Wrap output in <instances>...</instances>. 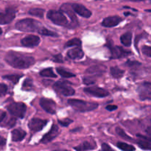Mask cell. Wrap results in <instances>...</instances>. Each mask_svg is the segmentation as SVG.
Here are the masks:
<instances>
[{"label":"cell","instance_id":"obj_8","mask_svg":"<svg viewBox=\"0 0 151 151\" xmlns=\"http://www.w3.org/2000/svg\"><path fill=\"white\" fill-rule=\"evenodd\" d=\"M84 92L86 93L88 95L93 96L95 97H99V98H103L109 95V92L106 90L105 88H101V87H89V88H85L83 89Z\"/></svg>","mask_w":151,"mask_h":151},{"label":"cell","instance_id":"obj_28","mask_svg":"<svg viewBox=\"0 0 151 151\" xmlns=\"http://www.w3.org/2000/svg\"><path fill=\"white\" fill-rule=\"evenodd\" d=\"M29 14L36 17L43 18L44 15V10L42 8H32L29 10Z\"/></svg>","mask_w":151,"mask_h":151},{"label":"cell","instance_id":"obj_46","mask_svg":"<svg viewBox=\"0 0 151 151\" xmlns=\"http://www.w3.org/2000/svg\"><path fill=\"white\" fill-rule=\"evenodd\" d=\"M1 33H2V30H1V28H0V35H1Z\"/></svg>","mask_w":151,"mask_h":151},{"label":"cell","instance_id":"obj_42","mask_svg":"<svg viewBox=\"0 0 151 151\" xmlns=\"http://www.w3.org/2000/svg\"><path fill=\"white\" fill-rule=\"evenodd\" d=\"M16 120L14 119V118H12L10 120H9V122H7V127L8 128H12V127H13L15 125V124H16Z\"/></svg>","mask_w":151,"mask_h":151},{"label":"cell","instance_id":"obj_11","mask_svg":"<svg viewBox=\"0 0 151 151\" xmlns=\"http://www.w3.org/2000/svg\"><path fill=\"white\" fill-rule=\"evenodd\" d=\"M106 66L103 65H93L86 69V74L91 78H95L97 76H102L106 72Z\"/></svg>","mask_w":151,"mask_h":151},{"label":"cell","instance_id":"obj_20","mask_svg":"<svg viewBox=\"0 0 151 151\" xmlns=\"http://www.w3.org/2000/svg\"><path fill=\"white\" fill-rule=\"evenodd\" d=\"M67 56L71 59H81L84 56V52L81 47H75L67 52Z\"/></svg>","mask_w":151,"mask_h":151},{"label":"cell","instance_id":"obj_47","mask_svg":"<svg viewBox=\"0 0 151 151\" xmlns=\"http://www.w3.org/2000/svg\"><path fill=\"white\" fill-rule=\"evenodd\" d=\"M63 151H69V150H63Z\"/></svg>","mask_w":151,"mask_h":151},{"label":"cell","instance_id":"obj_38","mask_svg":"<svg viewBox=\"0 0 151 151\" xmlns=\"http://www.w3.org/2000/svg\"><path fill=\"white\" fill-rule=\"evenodd\" d=\"M126 65L131 67H135V66H139L141 65V63H139L137 61H131V60H128L126 62Z\"/></svg>","mask_w":151,"mask_h":151},{"label":"cell","instance_id":"obj_15","mask_svg":"<svg viewBox=\"0 0 151 151\" xmlns=\"http://www.w3.org/2000/svg\"><path fill=\"white\" fill-rule=\"evenodd\" d=\"M16 17V12L12 9H7L4 13H0V24L10 23Z\"/></svg>","mask_w":151,"mask_h":151},{"label":"cell","instance_id":"obj_14","mask_svg":"<svg viewBox=\"0 0 151 151\" xmlns=\"http://www.w3.org/2000/svg\"><path fill=\"white\" fill-rule=\"evenodd\" d=\"M59 134V128L58 127V125H52L51 129L50 130L48 133H47L46 134H44V137H42L41 140V142L43 144H47V143L50 142L52 141L54 139H55L56 137L58 136Z\"/></svg>","mask_w":151,"mask_h":151},{"label":"cell","instance_id":"obj_45","mask_svg":"<svg viewBox=\"0 0 151 151\" xmlns=\"http://www.w3.org/2000/svg\"><path fill=\"white\" fill-rule=\"evenodd\" d=\"M130 1H145V0H130Z\"/></svg>","mask_w":151,"mask_h":151},{"label":"cell","instance_id":"obj_39","mask_svg":"<svg viewBox=\"0 0 151 151\" xmlns=\"http://www.w3.org/2000/svg\"><path fill=\"white\" fill-rule=\"evenodd\" d=\"M53 61L57 62V63H63V57L60 54L57 55H55L52 58Z\"/></svg>","mask_w":151,"mask_h":151},{"label":"cell","instance_id":"obj_36","mask_svg":"<svg viewBox=\"0 0 151 151\" xmlns=\"http://www.w3.org/2000/svg\"><path fill=\"white\" fill-rule=\"evenodd\" d=\"M95 83V80L94 79V78H91L90 76H86L85 78H83V83L86 85H91Z\"/></svg>","mask_w":151,"mask_h":151},{"label":"cell","instance_id":"obj_35","mask_svg":"<svg viewBox=\"0 0 151 151\" xmlns=\"http://www.w3.org/2000/svg\"><path fill=\"white\" fill-rule=\"evenodd\" d=\"M142 50L143 54L145 55L147 57H151V47L150 46H143Z\"/></svg>","mask_w":151,"mask_h":151},{"label":"cell","instance_id":"obj_3","mask_svg":"<svg viewBox=\"0 0 151 151\" xmlns=\"http://www.w3.org/2000/svg\"><path fill=\"white\" fill-rule=\"evenodd\" d=\"M16 29L22 32H38L42 28L39 22L32 19H24L19 20L15 25Z\"/></svg>","mask_w":151,"mask_h":151},{"label":"cell","instance_id":"obj_9","mask_svg":"<svg viewBox=\"0 0 151 151\" xmlns=\"http://www.w3.org/2000/svg\"><path fill=\"white\" fill-rule=\"evenodd\" d=\"M39 104L41 107L47 113L51 114H55L57 105L54 100H51V99L41 98L39 101Z\"/></svg>","mask_w":151,"mask_h":151},{"label":"cell","instance_id":"obj_29","mask_svg":"<svg viewBox=\"0 0 151 151\" xmlns=\"http://www.w3.org/2000/svg\"><path fill=\"white\" fill-rule=\"evenodd\" d=\"M82 44V42H81V39L78 38H72V39L69 40L65 44V47H80Z\"/></svg>","mask_w":151,"mask_h":151},{"label":"cell","instance_id":"obj_23","mask_svg":"<svg viewBox=\"0 0 151 151\" xmlns=\"http://www.w3.org/2000/svg\"><path fill=\"white\" fill-rule=\"evenodd\" d=\"M120 41L125 47H130L132 43V33L131 32H127L120 37Z\"/></svg>","mask_w":151,"mask_h":151},{"label":"cell","instance_id":"obj_30","mask_svg":"<svg viewBox=\"0 0 151 151\" xmlns=\"http://www.w3.org/2000/svg\"><path fill=\"white\" fill-rule=\"evenodd\" d=\"M22 75H4V76H3V78L11 81L13 84H16L18 83V82H19V80H20V78H22Z\"/></svg>","mask_w":151,"mask_h":151},{"label":"cell","instance_id":"obj_13","mask_svg":"<svg viewBox=\"0 0 151 151\" xmlns=\"http://www.w3.org/2000/svg\"><path fill=\"white\" fill-rule=\"evenodd\" d=\"M40 43V38L35 35H29L27 36H25L24 38L21 40V44L25 47H37Z\"/></svg>","mask_w":151,"mask_h":151},{"label":"cell","instance_id":"obj_26","mask_svg":"<svg viewBox=\"0 0 151 151\" xmlns=\"http://www.w3.org/2000/svg\"><path fill=\"white\" fill-rule=\"evenodd\" d=\"M56 71L58 73V75H60V76L63 77V78H73V77H75V75L72 72H68L66 71V69H63L61 67H58L56 68Z\"/></svg>","mask_w":151,"mask_h":151},{"label":"cell","instance_id":"obj_27","mask_svg":"<svg viewBox=\"0 0 151 151\" xmlns=\"http://www.w3.org/2000/svg\"><path fill=\"white\" fill-rule=\"evenodd\" d=\"M116 147L122 151H135L136 150L135 147L131 145H128L127 143L122 142H117Z\"/></svg>","mask_w":151,"mask_h":151},{"label":"cell","instance_id":"obj_33","mask_svg":"<svg viewBox=\"0 0 151 151\" xmlns=\"http://www.w3.org/2000/svg\"><path fill=\"white\" fill-rule=\"evenodd\" d=\"M116 134L119 136V137H122V138L124 139H126V140H132L133 139L131 137H130L129 136L127 135L126 133H125V131H124V130L122 129V128H116Z\"/></svg>","mask_w":151,"mask_h":151},{"label":"cell","instance_id":"obj_19","mask_svg":"<svg viewBox=\"0 0 151 151\" xmlns=\"http://www.w3.org/2000/svg\"><path fill=\"white\" fill-rule=\"evenodd\" d=\"M97 148V145L94 142H88L85 141L80 144L79 145L74 147L76 151H90L94 150Z\"/></svg>","mask_w":151,"mask_h":151},{"label":"cell","instance_id":"obj_21","mask_svg":"<svg viewBox=\"0 0 151 151\" xmlns=\"http://www.w3.org/2000/svg\"><path fill=\"white\" fill-rule=\"evenodd\" d=\"M60 9H61V12H64L70 17L71 20L72 21L73 23H78V19H77L76 16H75V12H74V10L72 8V4L70 5L69 4H64L63 5L61 6V8Z\"/></svg>","mask_w":151,"mask_h":151},{"label":"cell","instance_id":"obj_16","mask_svg":"<svg viewBox=\"0 0 151 151\" xmlns=\"http://www.w3.org/2000/svg\"><path fill=\"white\" fill-rule=\"evenodd\" d=\"M122 21V18L118 16H109L103 19L102 25L105 27H114L115 26H117Z\"/></svg>","mask_w":151,"mask_h":151},{"label":"cell","instance_id":"obj_1","mask_svg":"<svg viewBox=\"0 0 151 151\" xmlns=\"http://www.w3.org/2000/svg\"><path fill=\"white\" fill-rule=\"evenodd\" d=\"M4 59L10 66L19 69H27L35 63V58L32 56L15 51L7 52Z\"/></svg>","mask_w":151,"mask_h":151},{"label":"cell","instance_id":"obj_17","mask_svg":"<svg viewBox=\"0 0 151 151\" xmlns=\"http://www.w3.org/2000/svg\"><path fill=\"white\" fill-rule=\"evenodd\" d=\"M72 8L76 13L83 18H89L91 16V12L88 9L80 4H72Z\"/></svg>","mask_w":151,"mask_h":151},{"label":"cell","instance_id":"obj_7","mask_svg":"<svg viewBox=\"0 0 151 151\" xmlns=\"http://www.w3.org/2000/svg\"><path fill=\"white\" fill-rule=\"evenodd\" d=\"M106 47H107L108 48H109V50H110V58L111 59H119L122 58H125L131 54V51H128V50L122 48V47L113 46L111 44V42L108 43Z\"/></svg>","mask_w":151,"mask_h":151},{"label":"cell","instance_id":"obj_31","mask_svg":"<svg viewBox=\"0 0 151 151\" xmlns=\"http://www.w3.org/2000/svg\"><path fill=\"white\" fill-rule=\"evenodd\" d=\"M38 33H40L42 35H47V36H52V37H56L58 36V34L56 32H52L51 30H49L47 28L42 27L38 30Z\"/></svg>","mask_w":151,"mask_h":151},{"label":"cell","instance_id":"obj_10","mask_svg":"<svg viewBox=\"0 0 151 151\" xmlns=\"http://www.w3.org/2000/svg\"><path fill=\"white\" fill-rule=\"evenodd\" d=\"M139 97L142 100H150L151 98V84L150 82L143 83L137 88Z\"/></svg>","mask_w":151,"mask_h":151},{"label":"cell","instance_id":"obj_40","mask_svg":"<svg viewBox=\"0 0 151 151\" xmlns=\"http://www.w3.org/2000/svg\"><path fill=\"white\" fill-rule=\"evenodd\" d=\"M100 151H114V150L113 149H112L108 144H106V143H103V144H102L101 150Z\"/></svg>","mask_w":151,"mask_h":151},{"label":"cell","instance_id":"obj_34","mask_svg":"<svg viewBox=\"0 0 151 151\" xmlns=\"http://www.w3.org/2000/svg\"><path fill=\"white\" fill-rule=\"evenodd\" d=\"M73 121L71 119H69V118H65L63 119H59L58 120V123L60 124L61 126L63 127H67L70 125Z\"/></svg>","mask_w":151,"mask_h":151},{"label":"cell","instance_id":"obj_12","mask_svg":"<svg viewBox=\"0 0 151 151\" xmlns=\"http://www.w3.org/2000/svg\"><path fill=\"white\" fill-rule=\"evenodd\" d=\"M47 122H48V121L45 120V119L33 118V119L29 121L28 126H29V128L30 129L31 131L38 132V131H41L46 126Z\"/></svg>","mask_w":151,"mask_h":151},{"label":"cell","instance_id":"obj_22","mask_svg":"<svg viewBox=\"0 0 151 151\" xmlns=\"http://www.w3.org/2000/svg\"><path fill=\"white\" fill-rule=\"evenodd\" d=\"M26 132L21 128L13 130L11 132L12 140L13 142H21L26 137Z\"/></svg>","mask_w":151,"mask_h":151},{"label":"cell","instance_id":"obj_4","mask_svg":"<svg viewBox=\"0 0 151 151\" xmlns=\"http://www.w3.org/2000/svg\"><path fill=\"white\" fill-rule=\"evenodd\" d=\"M47 17L52 22H53L55 24L62 27L69 26V22H68L67 18L65 16L63 12L51 10L47 13Z\"/></svg>","mask_w":151,"mask_h":151},{"label":"cell","instance_id":"obj_37","mask_svg":"<svg viewBox=\"0 0 151 151\" xmlns=\"http://www.w3.org/2000/svg\"><path fill=\"white\" fill-rule=\"evenodd\" d=\"M7 86L4 83H0V97H2L7 93Z\"/></svg>","mask_w":151,"mask_h":151},{"label":"cell","instance_id":"obj_25","mask_svg":"<svg viewBox=\"0 0 151 151\" xmlns=\"http://www.w3.org/2000/svg\"><path fill=\"white\" fill-rule=\"evenodd\" d=\"M39 75L42 77H46V78H57V75L55 74L52 68H47V69H43L39 72Z\"/></svg>","mask_w":151,"mask_h":151},{"label":"cell","instance_id":"obj_43","mask_svg":"<svg viewBox=\"0 0 151 151\" xmlns=\"http://www.w3.org/2000/svg\"><path fill=\"white\" fill-rule=\"evenodd\" d=\"M6 116V112L2 110H0V122H2Z\"/></svg>","mask_w":151,"mask_h":151},{"label":"cell","instance_id":"obj_24","mask_svg":"<svg viewBox=\"0 0 151 151\" xmlns=\"http://www.w3.org/2000/svg\"><path fill=\"white\" fill-rule=\"evenodd\" d=\"M110 72L112 77H113L114 78H116V79L122 78L124 74H125V70L119 69L117 66H113V67L111 68Z\"/></svg>","mask_w":151,"mask_h":151},{"label":"cell","instance_id":"obj_41","mask_svg":"<svg viewBox=\"0 0 151 151\" xmlns=\"http://www.w3.org/2000/svg\"><path fill=\"white\" fill-rule=\"evenodd\" d=\"M106 109V110L109 111H113L117 109V106H115V105H108Z\"/></svg>","mask_w":151,"mask_h":151},{"label":"cell","instance_id":"obj_44","mask_svg":"<svg viewBox=\"0 0 151 151\" xmlns=\"http://www.w3.org/2000/svg\"><path fill=\"white\" fill-rule=\"evenodd\" d=\"M6 143V139H5L2 138V137L0 136V146H4Z\"/></svg>","mask_w":151,"mask_h":151},{"label":"cell","instance_id":"obj_18","mask_svg":"<svg viewBox=\"0 0 151 151\" xmlns=\"http://www.w3.org/2000/svg\"><path fill=\"white\" fill-rule=\"evenodd\" d=\"M137 143L139 145V147L140 148H142V150H150L151 149V142L150 139L149 137H145V136H143L142 134H137Z\"/></svg>","mask_w":151,"mask_h":151},{"label":"cell","instance_id":"obj_2","mask_svg":"<svg viewBox=\"0 0 151 151\" xmlns=\"http://www.w3.org/2000/svg\"><path fill=\"white\" fill-rule=\"evenodd\" d=\"M68 104L74 109L79 112H86L95 110L99 106L98 103L93 102H86L78 99H70L68 100Z\"/></svg>","mask_w":151,"mask_h":151},{"label":"cell","instance_id":"obj_6","mask_svg":"<svg viewBox=\"0 0 151 151\" xmlns=\"http://www.w3.org/2000/svg\"><path fill=\"white\" fill-rule=\"evenodd\" d=\"M7 110L15 117L23 119L27 111V106L23 103H13L7 106Z\"/></svg>","mask_w":151,"mask_h":151},{"label":"cell","instance_id":"obj_5","mask_svg":"<svg viewBox=\"0 0 151 151\" xmlns=\"http://www.w3.org/2000/svg\"><path fill=\"white\" fill-rule=\"evenodd\" d=\"M53 88L56 92L63 96H66V97L72 96L75 94V90L71 86L70 84L67 81H58L54 83Z\"/></svg>","mask_w":151,"mask_h":151},{"label":"cell","instance_id":"obj_32","mask_svg":"<svg viewBox=\"0 0 151 151\" xmlns=\"http://www.w3.org/2000/svg\"><path fill=\"white\" fill-rule=\"evenodd\" d=\"M32 87H33V83H32V81L30 78H27L23 83L22 89L25 90V91H29V90L32 89Z\"/></svg>","mask_w":151,"mask_h":151}]
</instances>
